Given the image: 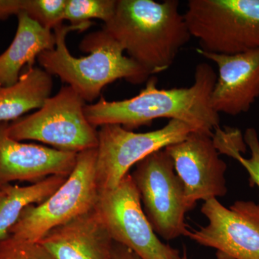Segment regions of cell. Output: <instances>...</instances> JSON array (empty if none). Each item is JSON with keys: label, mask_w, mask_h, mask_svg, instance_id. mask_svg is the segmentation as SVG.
Masks as SVG:
<instances>
[{"label": "cell", "mask_w": 259, "mask_h": 259, "mask_svg": "<svg viewBox=\"0 0 259 259\" xmlns=\"http://www.w3.org/2000/svg\"><path fill=\"white\" fill-rule=\"evenodd\" d=\"M216 79L217 74L207 63L196 66L194 83L189 88L159 89L157 78L151 76L136 96L112 102L102 97L85 106V115L95 127L115 124L132 131L156 119L168 118L185 122L196 132L213 135L221 122L210 102Z\"/></svg>", "instance_id": "1"}, {"label": "cell", "mask_w": 259, "mask_h": 259, "mask_svg": "<svg viewBox=\"0 0 259 259\" xmlns=\"http://www.w3.org/2000/svg\"><path fill=\"white\" fill-rule=\"evenodd\" d=\"M92 25L90 21L56 27L55 49L44 51L37 59L44 69L68 83L85 102L95 101L102 90L116 80L124 79L133 84L148 81L151 75L124 55L122 47L103 29L88 34L80 42V50L89 55L72 56L66 46V35L73 30H88Z\"/></svg>", "instance_id": "2"}, {"label": "cell", "mask_w": 259, "mask_h": 259, "mask_svg": "<svg viewBox=\"0 0 259 259\" xmlns=\"http://www.w3.org/2000/svg\"><path fill=\"white\" fill-rule=\"evenodd\" d=\"M179 7L177 0H117L102 29L148 74H158L173 64L192 37Z\"/></svg>", "instance_id": "3"}, {"label": "cell", "mask_w": 259, "mask_h": 259, "mask_svg": "<svg viewBox=\"0 0 259 259\" xmlns=\"http://www.w3.org/2000/svg\"><path fill=\"white\" fill-rule=\"evenodd\" d=\"M184 16L201 50L236 54L259 49V0H190Z\"/></svg>", "instance_id": "4"}, {"label": "cell", "mask_w": 259, "mask_h": 259, "mask_svg": "<svg viewBox=\"0 0 259 259\" xmlns=\"http://www.w3.org/2000/svg\"><path fill=\"white\" fill-rule=\"evenodd\" d=\"M97 148L78 153L76 166L64 184L40 204L24 209L9 235L38 242L51 230L95 208L99 196Z\"/></svg>", "instance_id": "5"}, {"label": "cell", "mask_w": 259, "mask_h": 259, "mask_svg": "<svg viewBox=\"0 0 259 259\" xmlns=\"http://www.w3.org/2000/svg\"><path fill=\"white\" fill-rule=\"evenodd\" d=\"M85 101L71 87H64L37 112L10 122L8 134L18 141H35L67 152L98 146V131L84 113Z\"/></svg>", "instance_id": "6"}, {"label": "cell", "mask_w": 259, "mask_h": 259, "mask_svg": "<svg viewBox=\"0 0 259 259\" xmlns=\"http://www.w3.org/2000/svg\"><path fill=\"white\" fill-rule=\"evenodd\" d=\"M150 224L166 241L186 236L189 212L185 187L171 156L165 149L155 151L136 164L131 175Z\"/></svg>", "instance_id": "7"}, {"label": "cell", "mask_w": 259, "mask_h": 259, "mask_svg": "<svg viewBox=\"0 0 259 259\" xmlns=\"http://www.w3.org/2000/svg\"><path fill=\"white\" fill-rule=\"evenodd\" d=\"M192 132H196L193 127L177 120L146 133H135L115 124L101 126L96 160L99 191L115 188L131 167L151 153L180 142Z\"/></svg>", "instance_id": "8"}, {"label": "cell", "mask_w": 259, "mask_h": 259, "mask_svg": "<svg viewBox=\"0 0 259 259\" xmlns=\"http://www.w3.org/2000/svg\"><path fill=\"white\" fill-rule=\"evenodd\" d=\"M112 241L141 259H180V251L160 241L150 224L131 175L111 190L99 191L96 206Z\"/></svg>", "instance_id": "9"}, {"label": "cell", "mask_w": 259, "mask_h": 259, "mask_svg": "<svg viewBox=\"0 0 259 259\" xmlns=\"http://www.w3.org/2000/svg\"><path fill=\"white\" fill-rule=\"evenodd\" d=\"M201 212L208 224L186 236L215 249L218 259H259V204L238 200L226 207L212 199L204 202Z\"/></svg>", "instance_id": "10"}, {"label": "cell", "mask_w": 259, "mask_h": 259, "mask_svg": "<svg viewBox=\"0 0 259 259\" xmlns=\"http://www.w3.org/2000/svg\"><path fill=\"white\" fill-rule=\"evenodd\" d=\"M213 136L192 132L180 142L164 148L183 183L189 211L198 201L218 199L228 192L227 165L220 158Z\"/></svg>", "instance_id": "11"}, {"label": "cell", "mask_w": 259, "mask_h": 259, "mask_svg": "<svg viewBox=\"0 0 259 259\" xmlns=\"http://www.w3.org/2000/svg\"><path fill=\"white\" fill-rule=\"evenodd\" d=\"M10 122H0V188L15 182L36 183L51 176L69 177L76 153L28 144L10 138Z\"/></svg>", "instance_id": "12"}, {"label": "cell", "mask_w": 259, "mask_h": 259, "mask_svg": "<svg viewBox=\"0 0 259 259\" xmlns=\"http://www.w3.org/2000/svg\"><path fill=\"white\" fill-rule=\"evenodd\" d=\"M197 52L218 66V76L211 94L213 110L233 116L248 112L259 97V49L236 54L199 49Z\"/></svg>", "instance_id": "13"}, {"label": "cell", "mask_w": 259, "mask_h": 259, "mask_svg": "<svg viewBox=\"0 0 259 259\" xmlns=\"http://www.w3.org/2000/svg\"><path fill=\"white\" fill-rule=\"evenodd\" d=\"M38 243L55 259H112L114 241L96 207L51 230Z\"/></svg>", "instance_id": "14"}, {"label": "cell", "mask_w": 259, "mask_h": 259, "mask_svg": "<svg viewBox=\"0 0 259 259\" xmlns=\"http://www.w3.org/2000/svg\"><path fill=\"white\" fill-rule=\"evenodd\" d=\"M18 28L13 42L0 55V87H9L18 81L22 69L32 67L35 59L56 47V37L26 13L18 15Z\"/></svg>", "instance_id": "15"}, {"label": "cell", "mask_w": 259, "mask_h": 259, "mask_svg": "<svg viewBox=\"0 0 259 259\" xmlns=\"http://www.w3.org/2000/svg\"><path fill=\"white\" fill-rule=\"evenodd\" d=\"M51 76L46 70L32 66L14 84L0 87V122H13L30 110L41 108L51 97Z\"/></svg>", "instance_id": "16"}, {"label": "cell", "mask_w": 259, "mask_h": 259, "mask_svg": "<svg viewBox=\"0 0 259 259\" xmlns=\"http://www.w3.org/2000/svg\"><path fill=\"white\" fill-rule=\"evenodd\" d=\"M67 178L51 176L27 186L12 184L0 188V241L9 236L24 209L49 198Z\"/></svg>", "instance_id": "17"}, {"label": "cell", "mask_w": 259, "mask_h": 259, "mask_svg": "<svg viewBox=\"0 0 259 259\" xmlns=\"http://www.w3.org/2000/svg\"><path fill=\"white\" fill-rule=\"evenodd\" d=\"M117 0H66L64 20L72 25L99 19L106 23L113 16Z\"/></svg>", "instance_id": "18"}, {"label": "cell", "mask_w": 259, "mask_h": 259, "mask_svg": "<svg viewBox=\"0 0 259 259\" xmlns=\"http://www.w3.org/2000/svg\"><path fill=\"white\" fill-rule=\"evenodd\" d=\"M66 0H25L24 13L42 27L54 30L64 21Z\"/></svg>", "instance_id": "19"}, {"label": "cell", "mask_w": 259, "mask_h": 259, "mask_svg": "<svg viewBox=\"0 0 259 259\" xmlns=\"http://www.w3.org/2000/svg\"><path fill=\"white\" fill-rule=\"evenodd\" d=\"M0 259H55L38 242L8 236L0 241Z\"/></svg>", "instance_id": "20"}, {"label": "cell", "mask_w": 259, "mask_h": 259, "mask_svg": "<svg viewBox=\"0 0 259 259\" xmlns=\"http://www.w3.org/2000/svg\"><path fill=\"white\" fill-rule=\"evenodd\" d=\"M244 141L249 148L250 157L245 158L241 153L234 155L233 158L241 163L248 171L250 176V182L253 185L258 186L259 188V139L258 134L254 128H248L245 131Z\"/></svg>", "instance_id": "21"}, {"label": "cell", "mask_w": 259, "mask_h": 259, "mask_svg": "<svg viewBox=\"0 0 259 259\" xmlns=\"http://www.w3.org/2000/svg\"><path fill=\"white\" fill-rule=\"evenodd\" d=\"M25 0H0V20H5L24 11Z\"/></svg>", "instance_id": "22"}, {"label": "cell", "mask_w": 259, "mask_h": 259, "mask_svg": "<svg viewBox=\"0 0 259 259\" xmlns=\"http://www.w3.org/2000/svg\"><path fill=\"white\" fill-rule=\"evenodd\" d=\"M112 259H141L128 248L114 242Z\"/></svg>", "instance_id": "23"}, {"label": "cell", "mask_w": 259, "mask_h": 259, "mask_svg": "<svg viewBox=\"0 0 259 259\" xmlns=\"http://www.w3.org/2000/svg\"><path fill=\"white\" fill-rule=\"evenodd\" d=\"M180 259H188L187 258V253H186V252H184L183 255H182V256H181Z\"/></svg>", "instance_id": "24"}]
</instances>
